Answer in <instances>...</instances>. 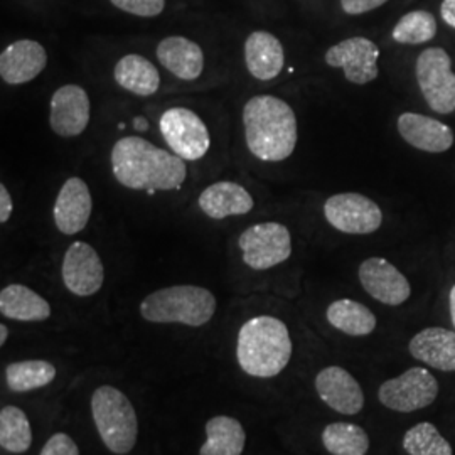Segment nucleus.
<instances>
[{
  "instance_id": "nucleus-1",
  "label": "nucleus",
  "mask_w": 455,
  "mask_h": 455,
  "mask_svg": "<svg viewBox=\"0 0 455 455\" xmlns=\"http://www.w3.org/2000/svg\"><path fill=\"white\" fill-rule=\"evenodd\" d=\"M110 164L115 180L132 191H176L188 178L186 161L178 154L137 135L122 137L115 142Z\"/></svg>"
},
{
  "instance_id": "nucleus-2",
  "label": "nucleus",
  "mask_w": 455,
  "mask_h": 455,
  "mask_svg": "<svg viewBox=\"0 0 455 455\" xmlns=\"http://www.w3.org/2000/svg\"><path fill=\"white\" fill-rule=\"evenodd\" d=\"M243 132L250 154L261 163L289 159L299 140L292 107L274 95H257L244 103Z\"/></svg>"
},
{
  "instance_id": "nucleus-3",
  "label": "nucleus",
  "mask_w": 455,
  "mask_h": 455,
  "mask_svg": "<svg viewBox=\"0 0 455 455\" xmlns=\"http://www.w3.org/2000/svg\"><path fill=\"white\" fill-rule=\"evenodd\" d=\"M289 327L274 315L251 317L240 327L236 358L244 373L253 378H274L292 358Z\"/></svg>"
},
{
  "instance_id": "nucleus-4",
  "label": "nucleus",
  "mask_w": 455,
  "mask_h": 455,
  "mask_svg": "<svg viewBox=\"0 0 455 455\" xmlns=\"http://www.w3.org/2000/svg\"><path fill=\"white\" fill-rule=\"evenodd\" d=\"M218 309L212 291L199 285H172L148 293L140 302V315L154 324H208Z\"/></svg>"
},
{
  "instance_id": "nucleus-5",
  "label": "nucleus",
  "mask_w": 455,
  "mask_h": 455,
  "mask_svg": "<svg viewBox=\"0 0 455 455\" xmlns=\"http://www.w3.org/2000/svg\"><path fill=\"white\" fill-rule=\"evenodd\" d=\"M92 415L98 435L110 452H132L139 437V419L129 396L124 391L103 385L92 395Z\"/></svg>"
},
{
  "instance_id": "nucleus-6",
  "label": "nucleus",
  "mask_w": 455,
  "mask_h": 455,
  "mask_svg": "<svg viewBox=\"0 0 455 455\" xmlns=\"http://www.w3.org/2000/svg\"><path fill=\"white\" fill-rule=\"evenodd\" d=\"M238 248L246 267L263 272L291 259L292 235L282 223L265 221L246 228L238 238Z\"/></svg>"
},
{
  "instance_id": "nucleus-7",
  "label": "nucleus",
  "mask_w": 455,
  "mask_h": 455,
  "mask_svg": "<svg viewBox=\"0 0 455 455\" xmlns=\"http://www.w3.org/2000/svg\"><path fill=\"white\" fill-rule=\"evenodd\" d=\"M159 129L165 144L186 163L203 159L212 147V135L195 110L172 107L164 112Z\"/></svg>"
},
{
  "instance_id": "nucleus-8",
  "label": "nucleus",
  "mask_w": 455,
  "mask_h": 455,
  "mask_svg": "<svg viewBox=\"0 0 455 455\" xmlns=\"http://www.w3.org/2000/svg\"><path fill=\"white\" fill-rule=\"evenodd\" d=\"M417 82L427 105L440 115L455 112V73L447 51L427 48L417 58Z\"/></svg>"
},
{
  "instance_id": "nucleus-9",
  "label": "nucleus",
  "mask_w": 455,
  "mask_h": 455,
  "mask_svg": "<svg viewBox=\"0 0 455 455\" xmlns=\"http://www.w3.org/2000/svg\"><path fill=\"white\" fill-rule=\"evenodd\" d=\"M437 396L439 383L435 376L419 366L385 381L378 390L381 405L400 413H411L430 407Z\"/></svg>"
},
{
  "instance_id": "nucleus-10",
  "label": "nucleus",
  "mask_w": 455,
  "mask_h": 455,
  "mask_svg": "<svg viewBox=\"0 0 455 455\" xmlns=\"http://www.w3.org/2000/svg\"><path fill=\"white\" fill-rule=\"evenodd\" d=\"M327 223L346 235H371L383 223V212L368 196L341 193L324 203Z\"/></svg>"
},
{
  "instance_id": "nucleus-11",
  "label": "nucleus",
  "mask_w": 455,
  "mask_h": 455,
  "mask_svg": "<svg viewBox=\"0 0 455 455\" xmlns=\"http://www.w3.org/2000/svg\"><path fill=\"white\" fill-rule=\"evenodd\" d=\"M379 48L368 37H349L331 46L325 52V63L344 71L346 80L353 84H368L379 75Z\"/></svg>"
},
{
  "instance_id": "nucleus-12",
  "label": "nucleus",
  "mask_w": 455,
  "mask_h": 455,
  "mask_svg": "<svg viewBox=\"0 0 455 455\" xmlns=\"http://www.w3.org/2000/svg\"><path fill=\"white\" fill-rule=\"evenodd\" d=\"M66 289L76 297H92L101 291L105 268L97 250L86 242H75L66 250L61 263Z\"/></svg>"
},
{
  "instance_id": "nucleus-13",
  "label": "nucleus",
  "mask_w": 455,
  "mask_h": 455,
  "mask_svg": "<svg viewBox=\"0 0 455 455\" xmlns=\"http://www.w3.org/2000/svg\"><path fill=\"white\" fill-rule=\"evenodd\" d=\"M90 97L80 84L60 86L49 103V125L58 137L73 139L82 135L90 124Z\"/></svg>"
},
{
  "instance_id": "nucleus-14",
  "label": "nucleus",
  "mask_w": 455,
  "mask_h": 455,
  "mask_svg": "<svg viewBox=\"0 0 455 455\" xmlns=\"http://www.w3.org/2000/svg\"><path fill=\"white\" fill-rule=\"evenodd\" d=\"M358 276L363 289L385 306H402L411 293L407 276L393 263L379 257L363 261Z\"/></svg>"
},
{
  "instance_id": "nucleus-15",
  "label": "nucleus",
  "mask_w": 455,
  "mask_h": 455,
  "mask_svg": "<svg viewBox=\"0 0 455 455\" xmlns=\"http://www.w3.org/2000/svg\"><path fill=\"white\" fill-rule=\"evenodd\" d=\"M93 212V199L88 184L82 178H69L56 196L52 220L60 233L73 236L83 231Z\"/></svg>"
},
{
  "instance_id": "nucleus-16",
  "label": "nucleus",
  "mask_w": 455,
  "mask_h": 455,
  "mask_svg": "<svg viewBox=\"0 0 455 455\" xmlns=\"http://www.w3.org/2000/svg\"><path fill=\"white\" fill-rule=\"evenodd\" d=\"M48 66L46 48L33 39H19L0 54L2 82L19 86L36 80Z\"/></svg>"
},
{
  "instance_id": "nucleus-17",
  "label": "nucleus",
  "mask_w": 455,
  "mask_h": 455,
  "mask_svg": "<svg viewBox=\"0 0 455 455\" xmlns=\"http://www.w3.org/2000/svg\"><path fill=\"white\" fill-rule=\"evenodd\" d=\"M315 390L325 405L342 415H358L364 393L356 378L339 366H327L315 376Z\"/></svg>"
},
{
  "instance_id": "nucleus-18",
  "label": "nucleus",
  "mask_w": 455,
  "mask_h": 455,
  "mask_svg": "<svg viewBox=\"0 0 455 455\" xmlns=\"http://www.w3.org/2000/svg\"><path fill=\"white\" fill-rule=\"evenodd\" d=\"M197 208L212 220H227L229 216L248 214L255 208V201L240 182L218 180L199 195Z\"/></svg>"
},
{
  "instance_id": "nucleus-19",
  "label": "nucleus",
  "mask_w": 455,
  "mask_h": 455,
  "mask_svg": "<svg viewBox=\"0 0 455 455\" xmlns=\"http://www.w3.org/2000/svg\"><path fill=\"white\" fill-rule=\"evenodd\" d=\"M244 65L259 82H272L280 76L285 66V51L275 36L255 31L244 41Z\"/></svg>"
},
{
  "instance_id": "nucleus-20",
  "label": "nucleus",
  "mask_w": 455,
  "mask_h": 455,
  "mask_svg": "<svg viewBox=\"0 0 455 455\" xmlns=\"http://www.w3.org/2000/svg\"><path fill=\"white\" fill-rule=\"evenodd\" d=\"M159 63L182 82H195L204 71V52L201 46L184 37L169 36L156 49Z\"/></svg>"
},
{
  "instance_id": "nucleus-21",
  "label": "nucleus",
  "mask_w": 455,
  "mask_h": 455,
  "mask_svg": "<svg viewBox=\"0 0 455 455\" xmlns=\"http://www.w3.org/2000/svg\"><path fill=\"white\" fill-rule=\"evenodd\" d=\"M398 132L405 142L423 152L442 154L454 146L452 129L432 116L410 112L400 115Z\"/></svg>"
},
{
  "instance_id": "nucleus-22",
  "label": "nucleus",
  "mask_w": 455,
  "mask_h": 455,
  "mask_svg": "<svg viewBox=\"0 0 455 455\" xmlns=\"http://www.w3.org/2000/svg\"><path fill=\"white\" fill-rule=\"evenodd\" d=\"M410 355L439 371H455V332L443 327H427L408 344Z\"/></svg>"
},
{
  "instance_id": "nucleus-23",
  "label": "nucleus",
  "mask_w": 455,
  "mask_h": 455,
  "mask_svg": "<svg viewBox=\"0 0 455 455\" xmlns=\"http://www.w3.org/2000/svg\"><path fill=\"white\" fill-rule=\"evenodd\" d=\"M0 312L11 321L43 323L51 317V306L33 289L22 283H11L0 292Z\"/></svg>"
},
{
  "instance_id": "nucleus-24",
  "label": "nucleus",
  "mask_w": 455,
  "mask_h": 455,
  "mask_svg": "<svg viewBox=\"0 0 455 455\" xmlns=\"http://www.w3.org/2000/svg\"><path fill=\"white\" fill-rule=\"evenodd\" d=\"M114 78L120 88L137 97H152L161 88L157 68L140 54L120 58L114 68Z\"/></svg>"
},
{
  "instance_id": "nucleus-25",
  "label": "nucleus",
  "mask_w": 455,
  "mask_h": 455,
  "mask_svg": "<svg viewBox=\"0 0 455 455\" xmlns=\"http://www.w3.org/2000/svg\"><path fill=\"white\" fill-rule=\"evenodd\" d=\"M246 443L243 425L233 417L218 415L206 423V442L199 455H242Z\"/></svg>"
},
{
  "instance_id": "nucleus-26",
  "label": "nucleus",
  "mask_w": 455,
  "mask_h": 455,
  "mask_svg": "<svg viewBox=\"0 0 455 455\" xmlns=\"http://www.w3.org/2000/svg\"><path fill=\"white\" fill-rule=\"evenodd\" d=\"M327 321L332 327L347 336L363 338L371 334L376 329V315L364 304L351 299L334 300L327 307Z\"/></svg>"
},
{
  "instance_id": "nucleus-27",
  "label": "nucleus",
  "mask_w": 455,
  "mask_h": 455,
  "mask_svg": "<svg viewBox=\"0 0 455 455\" xmlns=\"http://www.w3.org/2000/svg\"><path fill=\"white\" fill-rule=\"evenodd\" d=\"M56 373V366L44 359L16 361L5 368V383L16 393H26L48 387L54 381Z\"/></svg>"
},
{
  "instance_id": "nucleus-28",
  "label": "nucleus",
  "mask_w": 455,
  "mask_h": 455,
  "mask_svg": "<svg viewBox=\"0 0 455 455\" xmlns=\"http://www.w3.org/2000/svg\"><path fill=\"white\" fill-rule=\"evenodd\" d=\"M0 445L11 454H24L33 445V428L28 415L14 405L0 410Z\"/></svg>"
},
{
  "instance_id": "nucleus-29",
  "label": "nucleus",
  "mask_w": 455,
  "mask_h": 455,
  "mask_svg": "<svg viewBox=\"0 0 455 455\" xmlns=\"http://www.w3.org/2000/svg\"><path fill=\"white\" fill-rule=\"evenodd\" d=\"M323 443L331 455H366L370 451L368 434L355 423H329L323 430Z\"/></svg>"
},
{
  "instance_id": "nucleus-30",
  "label": "nucleus",
  "mask_w": 455,
  "mask_h": 455,
  "mask_svg": "<svg viewBox=\"0 0 455 455\" xmlns=\"http://www.w3.org/2000/svg\"><path fill=\"white\" fill-rule=\"evenodd\" d=\"M437 34V20L434 14L427 11H411L402 17L395 29H393V39L400 44H425L432 41Z\"/></svg>"
},
{
  "instance_id": "nucleus-31",
  "label": "nucleus",
  "mask_w": 455,
  "mask_h": 455,
  "mask_svg": "<svg viewBox=\"0 0 455 455\" xmlns=\"http://www.w3.org/2000/svg\"><path fill=\"white\" fill-rule=\"evenodd\" d=\"M403 449L408 455H454L451 443L440 435L435 425L428 422L408 428L403 435Z\"/></svg>"
},
{
  "instance_id": "nucleus-32",
  "label": "nucleus",
  "mask_w": 455,
  "mask_h": 455,
  "mask_svg": "<svg viewBox=\"0 0 455 455\" xmlns=\"http://www.w3.org/2000/svg\"><path fill=\"white\" fill-rule=\"evenodd\" d=\"M116 9L137 17L161 16L165 9V0H110Z\"/></svg>"
},
{
  "instance_id": "nucleus-33",
  "label": "nucleus",
  "mask_w": 455,
  "mask_h": 455,
  "mask_svg": "<svg viewBox=\"0 0 455 455\" xmlns=\"http://www.w3.org/2000/svg\"><path fill=\"white\" fill-rule=\"evenodd\" d=\"M39 455H80L76 442L65 432H58L43 445Z\"/></svg>"
},
{
  "instance_id": "nucleus-34",
  "label": "nucleus",
  "mask_w": 455,
  "mask_h": 455,
  "mask_svg": "<svg viewBox=\"0 0 455 455\" xmlns=\"http://www.w3.org/2000/svg\"><path fill=\"white\" fill-rule=\"evenodd\" d=\"M388 0H341L342 11L349 16H361L385 5Z\"/></svg>"
},
{
  "instance_id": "nucleus-35",
  "label": "nucleus",
  "mask_w": 455,
  "mask_h": 455,
  "mask_svg": "<svg viewBox=\"0 0 455 455\" xmlns=\"http://www.w3.org/2000/svg\"><path fill=\"white\" fill-rule=\"evenodd\" d=\"M12 210H14L12 196L9 193L5 184H0V223L2 225H5L11 220Z\"/></svg>"
},
{
  "instance_id": "nucleus-36",
  "label": "nucleus",
  "mask_w": 455,
  "mask_h": 455,
  "mask_svg": "<svg viewBox=\"0 0 455 455\" xmlns=\"http://www.w3.org/2000/svg\"><path fill=\"white\" fill-rule=\"evenodd\" d=\"M440 16L455 29V0H443L440 5Z\"/></svg>"
},
{
  "instance_id": "nucleus-37",
  "label": "nucleus",
  "mask_w": 455,
  "mask_h": 455,
  "mask_svg": "<svg viewBox=\"0 0 455 455\" xmlns=\"http://www.w3.org/2000/svg\"><path fill=\"white\" fill-rule=\"evenodd\" d=\"M7 338H9V329H7V325L2 324L0 325V346L5 344Z\"/></svg>"
},
{
  "instance_id": "nucleus-38",
  "label": "nucleus",
  "mask_w": 455,
  "mask_h": 455,
  "mask_svg": "<svg viewBox=\"0 0 455 455\" xmlns=\"http://www.w3.org/2000/svg\"><path fill=\"white\" fill-rule=\"evenodd\" d=\"M451 317H452V323H454L455 327V285L452 287V291H451Z\"/></svg>"
}]
</instances>
